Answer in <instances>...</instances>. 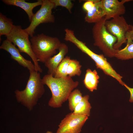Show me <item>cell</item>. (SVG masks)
I'll use <instances>...</instances> for the list:
<instances>
[{
    "label": "cell",
    "instance_id": "obj_1",
    "mask_svg": "<svg viewBox=\"0 0 133 133\" xmlns=\"http://www.w3.org/2000/svg\"><path fill=\"white\" fill-rule=\"evenodd\" d=\"M42 81L43 84L47 85L51 91L52 96L48 104L49 106L54 108L61 107L79 84L78 81H74L68 76L56 78L52 75L48 74L43 77Z\"/></svg>",
    "mask_w": 133,
    "mask_h": 133
},
{
    "label": "cell",
    "instance_id": "obj_2",
    "mask_svg": "<svg viewBox=\"0 0 133 133\" xmlns=\"http://www.w3.org/2000/svg\"><path fill=\"white\" fill-rule=\"evenodd\" d=\"M30 73L25 88L21 91L17 89L15 93L17 101L31 111L44 94L45 89L40 73L36 71Z\"/></svg>",
    "mask_w": 133,
    "mask_h": 133
},
{
    "label": "cell",
    "instance_id": "obj_3",
    "mask_svg": "<svg viewBox=\"0 0 133 133\" xmlns=\"http://www.w3.org/2000/svg\"><path fill=\"white\" fill-rule=\"evenodd\" d=\"M30 42L33 51L38 62L43 63L56 53L61 43L57 38L43 33L32 37Z\"/></svg>",
    "mask_w": 133,
    "mask_h": 133
},
{
    "label": "cell",
    "instance_id": "obj_4",
    "mask_svg": "<svg viewBox=\"0 0 133 133\" xmlns=\"http://www.w3.org/2000/svg\"><path fill=\"white\" fill-rule=\"evenodd\" d=\"M106 20L104 17L93 26L92 33L94 45L98 47L106 56L113 57L115 56L118 50L114 48L117 38L107 30L105 25Z\"/></svg>",
    "mask_w": 133,
    "mask_h": 133
},
{
    "label": "cell",
    "instance_id": "obj_5",
    "mask_svg": "<svg viewBox=\"0 0 133 133\" xmlns=\"http://www.w3.org/2000/svg\"><path fill=\"white\" fill-rule=\"evenodd\" d=\"M29 35L20 25H14L10 33L6 36L7 39L17 46L20 52H24L31 58L35 66V70L42 73V70L39 65L38 60L33 52Z\"/></svg>",
    "mask_w": 133,
    "mask_h": 133
},
{
    "label": "cell",
    "instance_id": "obj_6",
    "mask_svg": "<svg viewBox=\"0 0 133 133\" xmlns=\"http://www.w3.org/2000/svg\"><path fill=\"white\" fill-rule=\"evenodd\" d=\"M71 42L94 61L97 68L101 69L106 74L115 79L120 84L124 86L125 83L122 81V77L115 70L103 55L95 53L87 47L85 43L76 37H73Z\"/></svg>",
    "mask_w": 133,
    "mask_h": 133
},
{
    "label": "cell",
    "instance_id": "obj_7",
    "mask_svg": "<svg viewBox=\"0 0 133 133\" xmlns=\"http://www.w3.org/2000/svg\"><path fill=\"white\" fill-rule=\"evenodd\" d=\"M54 8V4L50 0H43L40 8L34 14L30 25L24 29L31 37L33 36L35 29L40 24L54 22L55 17L52 14V10Z\"/></svg>",
    "mask_w": 133,
    "mask_h": 133
},
{
    "label": "cell",
    "instance_id": "obj_8",
    "mask_svg": "<svg viewBox=\"0 0 133 133\" xmlns=\"http://www.w3.org/2000/svg\"><path fill=\"white\" fill-rule=\"evenodd\" d=\"M105 25L108 32L116 37L117 41L114 48L115 50H119L123 44L127 42L126 35L129 29L130 25L128 24L124 17L121 16L106 20Z\"/></svg>",
    "mask_w": 133,
    "mask_h": 133
},
{
    "label": "cell",
    "instance_id": "obj_9",
    "mask_svg": "<svg viewBox=\"0 0 133 133\" xmlns=\"http://www.w3.org/2000/svg\"><path fill=\"white\" fill-rule=\"evenodd\" d=\"M88 118L86 115L69 113L61 120L56 133H80Z\"/></svg>",
    "mask_w": 133,
    "mask_h": 133
},
{
    "label": "cell",
    "instance_id": "obj_10",
    "mask_svg": "<svg viewBox=\"0 0 133 133\" xmlns=\"http://www.w3.org/2000/svg\"><path fill=\"white\" fill-rule=\"evenodd\" d=\"M131 0H100V5L105 14V18L107 20H109L124 14L126 12L124 3Z\"/></svg>",
    "mask_w": 133,
    "mask_h": 133
},
{
    "label": "cell",
    "instance_id": "obj_11",
    "mask_svg": "<svg viewBox=\"0 0 133 133\" xmlns=\"http://www.w3.org/2000/svg\"><path fill=\"white\" fill-rule=\"evenodd\" d=\"M0 49L9 53L12 59L16 61L20 65L27 68L30 72L36 71L34 64L30 61L25 58L15 45L8 39H6L3 41L0 46Z\"/></svg>",
    "mask_w": 133,
    "mask_h": 133
},
{
    "label": "cell",
    "instance_id": "obj_12",
    "mask_svg": "<svg viewBox=\"0 0 133 133\" xmlns=\"http://www.w3.org/2000/svg\"><path fill=\"white\" fill-rule=\"evenodd\" d=\"M59 52L56 55L50 58L44 63L48 69V74L54 76L57 68L68 51V46L61 43L58 49Z\"/></svg>",
    "mask_w": 133,
    "mask_h": 133
},
{
    "label": "cell",
    "instance_id": "obj_13",
    "mask_svg": "<svg viewBox=\"0 0 133 133\" xmlns=\"http://www.w3.org/2000/svg\"><path fill=\"white\" fill-rule=\"evenodd\" d=\"M5 4L19 7L23 9L27 14L29 21L31 22L34 14L33 9L38 6L41 5L43 0H38L36 2L30 3L26 2L24 0H2Z\"/></svg>",
    "mask_w": 133,
    "mask_h": 133
},
{
    "label": "cell",
    "instance_id": "obj_14",
    "mask_svg": "<svg viewBox=\"0 0 133 133\" xmlns=\"http://www.w3.org/2000/svg\"><path fill=\"white\" fill-rule=\"evenodd\" d=\"M100 0L95 2V6L90 11L87 12L84 17L85 21L88 23H95L100 21L105 17V13L101 7Z\"/></svg>",
    "mask_w": 133,
    "mask_h": 133
},
{
    "label": "cell",
    "instance_id": "obj_15",
    "mask_svg": "<svg viewBox=\"0 0 133 133\" xmlns=\"http://www.w3.org/2000/svg\"><path fill=\"white\" fill-rule=\"evenodd\" d=\"M99 78L96 70L92 71L90 69L88 68L86 71L83 80L84 84L87 89L90 91L93 92L97 89Z\"/></svg>",
    "mask_w": 133,
    "mask_h": 133
},
{
    "label": "cell",
    "instance_id": "obj_16",
    "mask_svg": "<svg viewBox=\"0 0 133 133\" xmlns=\"http://www.w3.org/2000/svg\"><path fill=\"white\" fill-rule=\"evenodd\" d=\"M89 96L87 95L84 96L81 100L76 106L73 112L76 115L90 116L91 107L88 100Z\"/></svg>",
    "mask_w": 133,
    "mask_h": 133
},
{
    "label": "cell",
    "instance_id": "obj_17",
    "mask_svg": "<svg viewBox=\"0 0 133 133\" xmlns=\"http://www.w3.org/2000/svg\"><path fill=\"white\" fill-rule=\"evenodd\" d=\"M127 42L126 46L123 49L118 50L115 57L122 60L133 59V41L128 39Z\"/></svg>",
    "mask_w": 133,
    "mask_h": 133
},
{
    "label": "cell",
    "instance_id": "obj_18",
    "mask_svg": "<svg viewBox=\"0 0 133 133\" xmlns=\"http://www.w3.org/2000/svg\"><path fill=\"white\" fill-rule=\"evenodd\" d=\"M14 25L12 20L7 18L6 16L0 13V36H6L9 34L12 31Z\"/></svg>",
    "mask_w": 133,
    "mask_h": 133
},
{
    "label": "cell",
    "instance_id": "obj_19",
    "mask_svg": "<svg viewBox=\"0 0 133 133\" xmlns=\"http://www.w3.org/2000/svg\"><path fill=\"white\" fill-rule=\"evenodd\" d=\"M83 97L82 93L78 89H75L71 92L67 100L69 109L71 111H73L76 106L81 100Z\"/></svg>",
    "mask_w": 133,
    "mask_h": 133
},
{
    "label": "cell",
    "instance_id": "obj_20",
    "mask_svg": "<svg viewBox=\"0 0 133 133\" xmlns=\"http://www.w3.org/2000/svg\"><path fill=\"white\" fill-rule=\"evenodd\" d=\"M81 67L78 61L76 59H71L67 68V75L71 78L75 76H80L82 73Z\"/></svg>",
    "mask_w": 133,
    "mask_h": 133
},
{
    "label": "cell",
    "instance_id": "obj_21",
    "mask_svg": "<svg viewBox=\"0 0 133 133\" xmlns=\"http://www.w3.org/2000/svg\"><path fill=\"white\" fill-rule=\"evenodd\" d=\"M71 59L70 57L66 56L64 58L58 66L54 76L55 78L65 77L67 76V71Z\"/></svg>",
    "mask_w": 133,
    "mask_h": 133
},
{
    "label": "cell",
    "instance_id": "obj_22",
    "mask_svg": "<svg viewBox=\"0 0 133 133\" xmlns=\"http://www.w3.org/2000/svg\"><path fill=\"white\" fill-rule=\"evenodd\" d=\"M54 5V8L58 6H61L66 8L69 13H71V9L74 5L73 3L70 0H50Z\"/></svg>",
    "mask_w": 133,
    "mask_h": 133
},
{
    "label": "cell",
    "instance_id": "obj_23",
    "mask_svg": "<svg viewBox=\"0 0 133 133\" xmlns=\"http://www.w3.org/2000/svg\"><path fill=\"white\" fill-rule=\"evenodd\" d=\"M98 0H86L83 4L82 8L86 12L92 10L95 6V2Z\"/></svg>",
    "mask_w": 133,
    "mask_h": 133
},
{
    "label": "cell",
    "instance_id": "obj_24",
    "mask_svg": "<svg viewBox=\"0 0 133 133\" xmlns=\"http://www.w3.org/2000/svg\"><path fill=\"white\" fill-rule=\"evenodd\" d=\"M127 40L130 39L133 41V25H130L129 30L126 35Z\"/></svg>",
    "mask_w": 133,
    "mask_h": 133
},
{
    "label": "cell",
    "instance_id": "obj_25",
    "mask_svg": "<svg viewBox=\"0 0 133 133\" xmlns=\"http://www.w3.org/2000/svg\"><path fill=\"white\" fill-rule=\"evenodd\" d=\"M128 90L130 93V97L129 100L130 102H133V88H132L129 87L126 84L124 85Z\"/></svg>",
    "mask_w": 133,
    "mask_h": 133
},
{
    "label": "cell",
    "instance_id": "obj_26",
    "mask_svg": "<svg viewBox=\"0 0 133 133\" xmlns=\"http://www.w3.org/2000/svg\"><path fill=\"white\" fill-rule=\"evenodd\" d=\"M45 133H53V132L50 131H48Z\"/></svg>",
    "mask_w": 133,
    "mask_h": 133
},
{
    "label": "cell",
    "instance_id": "obj_27",
    "mask_svg": "<svg viewBox=\"0 0 133 133\" xmlns=\"http://www.w3.org/2000/svg\"></svg>",
    "mask_w": 133,
    "mask_h": 133
}]
</instances>
